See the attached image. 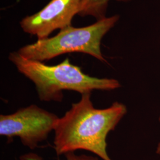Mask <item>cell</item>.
<instances>
[{
    "label": "cell",
    "instance_id": "3",
    "mask_svg": "<svg viewBox=\"0 0 160 160\" xmlns=\"http://www.w3.org/2000/svg\"><path fill=\"white\" fill-rule=\"evenodd\" d=\"M119 19V16L114 15L97 20L86 27L69 26L61 30L53 37L38 39L17 52L23 57L42 62L59 55L73 52L86 53L106 62L101 51V42L104 35L114 27Z\"/></svg>",
    "mask_w": 160,
    "mask_h": 160
},
{
    "label": "cell",
    "instance_id": "1",
    "mask_svg": "<svg viewBox=\"0 0 160 160\" xmlns=\"http://www.w3.org/2000/svg\"><path fill=\"white\" fill-rule=\"evenodd\" d=\"M126 113L123 103L115 102L108 108L96 109L91 93L82 94L80 101L56 122L53 144L57 154L82 149L102 160H112L107 152V137Z\"/></svg>",
    "mask_w": 160,
    "mask_h": 160
},
{
    "label": "cell",
    "instance_id": "6",
    "mask_svg": "<svg viewBox=\"0 0 160 160\" xmlns=\"http://www.w3.org/2000/svg\"><path fill=\"white\" fill-rule=\"evenodd\" d=\"M110 0H82L78 15L81 16H90L97 20L106 17V13ZM119 1H128L131 0H117Z\"/></svg>",
    "mask_w": 160,
    "mask_h": 160
},
{
    "label": "cell",
    "instance_id": "5",
    "mask_svg": "<svg viewBox=\"0 0 160 160\" xmlns=\"http://www.w3.org/2000/svg\"><path fill=\"white\" fill-rule=\"evenodd\" d=\"M81 1L51 0L39 12L24 18L20 26L38 39L49 38L53 31L71 26L73 17L79 14Z\"/></svg>",
    "mask_w": 160,
    "mask_h": 160
},
{
    "label": "cell",
    "instance_id": "4",
    "mask_svg": "<svg viewBox=\"0 0 160 160\" xmlns=\"http://www.w3.org/2000/svg\"><path fill=\"white\" fill-rule=\"evenodd\" d=\"M58 118L56 114L32 104L12 114H1L0 135L17 137L24 146L34 149L54 130Z\"/></svg>",
    "mask_w": 160,
    "mask_h": 160
},
{
    "label": "cell",
    "instance_id": "7",
    "mask_svg": "<svg viewBox=\"0 0 160 160\" xmlns=\"http://www.w3.org/2000/svg\"><path fill=\"white\" fill-rule=\"evenodd\" d=\"M67 160H98V158L87 155H77L74 152L65 154ZM21 160H43L39 155L34 153L24 154L20 157Z\"/></svg>",
    "mask_w": 160,
    "mask_h": 160
},
{
    "label": "cell",
    "instance_id": "8",
    "mask_svg": "<svg viewBox=\"0 0 160 160\" xmlns=\"http://www.w3.org/2000/svg\"><path fill=\"white\" fill-rule=\"evenodd\" d=\"M159 121H160V118H159ZM155 152H156V154H157L160 155V141L158 142V144H157V148H156Z\"/></svg>",
    "mask_w": 160,
    "mask_h": 160
},
{
    "label": "cell",
    "instance_id": "2",
    "mask_svg": "<svg viewBox=\"0 0 160 160\" xmlns=\"http://www.w3.org/2000/svg\"><path fill=\"white\" fill-rule=\"evenodd\" d=\"M8 59L21 74L34 83L42 102H62L64 90L82 95L94 90L112 91L121 87L116 79L100 78L84 74L80 67L71 63L68 58L56 65L27 59L18 52L10 53Z\"/></svg>",
    "mask_w": 160,
    "mask_h": 160
}]
</instances>
